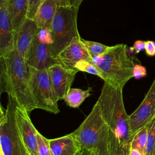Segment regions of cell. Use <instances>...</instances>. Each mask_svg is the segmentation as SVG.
I'll return each mask as SVG.
<instances>
[{
	"mask_svg": "<svg viewBox=\"0 0 155 155\" xmlns=\"http://www.w3.org/2000/svg\"><path fill=\"white\" fill-rule=\"evenodd\" d=\"M0 90L1 93H7L18 106L28 113L38 109L30 84L28 65L16 48L0 57Z\"/></svg>",
	"mask_w": 155,
	"mask_h": 155,
	"instance_id": "1",
	"label": "cell"
},
{
	"mask_svg": "<svg viewBox=\"0 0 155 155\" xmlns=\"http://www.w3.org/2000/svg\"><path fill=\"white\" fill-rule=\"evenodd\" d=\"M123 88L104 82L101 94L96 102L104 121L119 137L122 143L130 149L132 137L129 116L123 100Z\"/></svg>",
	"mask_w": 155,
	"mask_h": 155,
	"instance_id": "2",
	"label": "cell"
},
{
	"mask_svg": "<svg viewBox=\"0 0 155 155\" xmlns=\"http://www.w3.org/2000/svg\"><path fill=\"white\" fill-rule=\"evenodd\" d=\"M127 46L124 44L110 46L104 53L91 56V63L96 67L104 82L124 88L126 83L133 78L135 64L129 56Z\"/></svg>",
	"mask_w": 155,
	"mask_h": 155,
	"instance_id": "3",
	"label": "cell"
},
{
	"mask_svg": "<svg viewBox=\"0 0 155 155\" xmlns=\"http://www.w3.org/2000/svg\"><path fill=\"white\" fill-rule=\"evenodd\" d=\"M110 129L104 121L96 103L90 113L71 134L80 145L94 155H108Z\"/></svg>",
	"mask_w": 155,
	"mask_h": 155,
	"instance_id": "4",
	"label": "cell"
},
{
	"mask_svg": "<svg viewBox=\"0 0 155 155\" xmlns=\"http://www.w3.org/2000/svg\"><path fill=\"white\" fill-rule=\"evenodd\" d=\"M78 10L69 5L61 6L52 21L50 30L53 43L50 47L56 58L64 48L81 38L77 24Z\"/></svg>",
	"mask_w": 155,
	"mask_h": 155,
	"instance_id": "5",
	"label": "cell"
},
{
	"mask_svg": "<svg viewBox=\"0 0 155 155\" xmlns=\"http://www.w3.org/2000/svg\"><path fill=\"white\" fill-rule=\"evenodd\" d=\"M16 102L8 96L7 108L1 105L0 147L4 155H28L18 130L15 108Z\"/></svg>",
	"mask_w": 155,
	"mask_h": 155,
	"instance_id": "6",
	"label": "cell"
},
{
	"mask_svg": "<svg viewBox=\"0 0 155 155\" xmlns=\"http://www.w3.org/2000/svg\"><path fill=\"white\" fill-rule=\"evenodd\" d=\"M30 84L35 97L38 109L58 114L60 110L58 101L54 91L48 69L36 70L30 66Z\"/></svg>",
	"mask_w": 155,
	"mask_h": 155,
	"instance_id": "7",
	"label": "cell"
},
{
	"mask_svg": "<svg viewBox=\"0 0 155 155\" xmlns=\"http://www.w3.org/2000/svg\"><path fill=\"white\" fill-rule=\"evenodd\" d=\"M155 119V77L139 106L129 116L132 138Z\"/></svg>",
	"mask_w": 155,
	"mask_h": 155,
	"instance_id": "8",
	"label": "cell"
},
{
	"mask_svg": "<svg viewBox=\"0 0 155 155\" xmlns=\"http://www.w3.org/2000/svg\"><path fill=\"white\" fill-rule=\"evenodd\" d=\"M15 115L18 131L28 155H38V130L30 119L29 113L16 103Z\"/></svg>",
	"mask_w": 155,
	"mask_h": 155,
	"instance_id": "9",
	"label": "cell"
},
{
	"mask_svg": "<svg viewBox=\"0 0 155 155\" xmlns=\"http://www.w3.org/2000/svg\"><path fill=\"white\" fill-rule=\"evenodd\" d=\"M54 91L59 100H63L74 80L76 70L66 68L61 64H55L48 68Z\"/></svg>",
	"mask_w": 155,
	"mask_h": 155,
	"instance_id": "10",
	"label": "cell"
},
{
	"mask_svg": "<svg viewBox=\"0 0 155 155\" xmlns=\"http://www.w3.org/2000/svg\"><path fill=\"white\" fill-rule=\"evenodd\" d=\"M15 48L13 31L8 10V1L0 0V57L12 51Z\"/></svg>",
	"mask_w": 155,
	"mask_h": 155,
	"instance_id": "11",
	"label": "cell"
},
{
	"mask_svg": "<svg viewBox=\"0 0 155 155\" xmlns=\"http://www.w3.org/2000/svg\"><path fill=\"white\" fill-rule=\"evenodd\" d=\"M26 61L28 66L36 70L48 69L55 64H59L57 58L52 55L50 45L41 42L37 36L33 41Z\"/></svg>",
	"mask_w": 155,
	"mask_h": 155,
	"instance_id": "12",
	"label": "cell"
},
{
	"mask_svg": "<svg viewBox=\"0 0 155 155\" xmlns=\"http://www.w3.org/2000/svg\"><path fill=\"white\" fill-rule=\"evenodd\" d=\"M38 29L34 20L27 18L15 33V48L26 60L28 57Z\"/></svg>",
	"mask_w": 155,
	"mask_h": 155,
	"instance_id": "13",
	"label": "cell"
},
{
	"mask_svg": "<svg viewBox=\"0 0 155 155\" xmlns=\"http://www.w3.org/2000/svg\"><path fill=\"white\" fill-rule=\"evenodd\" d=\"M81 38L71 43L58 55L56 58L59 64L66 68L76 70L74 66L80 61L86 60L91 62V56L82 44Z\"/></svg>",
	"mask_w": 155,
	"mask_h": 155,
	"instance_id": "14",
	"label": "cell"
},
{
	"mask_svg": "<svg viewBox=\"0 0 155 155\" xmlns=\"http://www.w3.org/2000/svg\"><path fill=\"white\" fill-rule=\"evenodd\" d=\"M68 5L66 0H43L39 5L33 19L38 28L51 29L52 21L59 8Z\"/></svg>",
	"mask_w": 155,
	"mask_h": 155,
	"instance_id": "15",
	"label": "cell"
},
{
	"mask_svg": "<svg viewBox=\"0 0 155 155\" xmlns=\"http://www.w3.org/2000/svg\"><path fill=\"white\" fill-rule=\"evenodd\" d=\"M48 140L52 155H76L82 150L71 133Z\"/></svg>",
	"mask_w": 155,
	"mask_h": 155,
	"instance_id": "16",
	"label": "cell"
},
{
	"mask_svg": "<svg viewBox=\"0 0 155 155\" xmlns=\"http://www.w3.org/2000/svg\"><path fill=\"white\" fill-rule=\"evenodd\" d=\"M7 1L12 27L15 34L27 18L29 0Z\"/></svg>",
	"mask_w": 155,
	"mask_h": 155,
	"instance_id": "17",
	"label": "cell"
},
{
	"mask_svg": "<svg viewBox=\"0 0 155 155\" xmlns=\"http://www.w3.org/2000/svg\"><path fill=\"white\" fill-rule=\"evenodd\" d=\"M91 90L92 88L91 87L85 90L78 88H71L65 94L63 100L70 107L78 108L91 95Z\"/></svg>",
	"mask_w": 155,
	"mask_h": 155,
	"instance_id": "18",
	"label": "cell"
},
{
	"mask_svg": "<svg viewBox=\"0 0 155 155\" xmlns=\"http://www.w3.org/2000/svg\"><path fill=\"white\" fill-rule=\"evenodd\" d=\"M110 136L108 155H128L130 149L124 145L111 130Z\"/></svg>",
	"mask_w": 155,
	"mask_h": 155,
	"instance_id": "19",
	"label": "cell"
},
{
	"mask_svg": "<svg viewBox=\"0 0 155 155\" xmlns=\"http://www.w3.org/2000/svg\"><path fill=\"white\" fill-rule=\"evenodd\" d=\"M148 135L147 126L140 130L133 137L130 145V148L137 149L144 153Z\"/></svg>",
	"mask_w": 155,
	"mask_h": 155,
	"instance_id": "20",
	"label": "cell"
},
{
	"mask_svg": "<svg viewBox=\"0 0 155 155\" xmlns=\"http://www.w3.org/2000/svg\"><path fill=\"white\" fill-rule=\"evenodd\" d=\"M148 135L145 155H155V119L148 125Z\"/></svg>",
	"mask_w": 155,
	"mask_h": 155,
	"instance_id": "21",
	"label": "cell"
},
{
	"mask_svg": "<svg viewBox=\"0 0 155 155\" xmlns=\"http://www.w3.org/2000/svg\"><path fill=\"white\" fill-rule=\"evenodd\" d=\"M81 41L91 56L100 55L106 51L110 46L105 45L99 42L85 40L81 38Z\"/></svg>",
	"mask_w": 155,
	"mask_h": 155,
	"instance_id": "22",
	"label": "cell"
},
{
	"mask_svg": "<svg viewBox=\"0 0 155 155\" xmlns=\"http://www.w3.org/2000/svg\"><path fill=\"white\" fill-rule=\"evenodd\" d=\"M74 68L78 71L86 72L101 78V74L96 67L90 62L86 60H82L76 63Z\"/></svg>",
	"mask_w": 155,
	"mask_h": 155,
	"instance_id": "23",
	"label": "cell"
},
{
	"mask_svg": "<svg viewBox=\"0 0 155 155\" xmlns=\"http://www.w3.org/2000/svg\"><path fill=\"white\" fill-rule=\"evenodd\" d=\"M38 155H52L49 140L44 137L38 131L37 132Z\"/></svg>",
	"mask_w": 155,
	"mask_h": 155,
	"instance_id": "24",
	"label": "cell"
},
{
	"mask_svg": "<svg viewBox=\"0 0 155 155\" xmlns=\"http://www.w3.org/2000/svg\"><path fill=\"white\" fill-rule=\"evenodd\" d=\"M38 40L44 44L51 45L53 43V38L51 30L48 28H43L38 29L36 35Z\"/></svg>",
	"mask_w": 155,
	"mask_h": 155,
	"instance_id": "25",
	"label": "cell"
},
{
	"mask_svg": "<svg viewBox=\"0 0 155 155\" xmlns=\"http://www.w3.org/2000/svg\"><path fill=\"white\" fill-rule=\"evenodd\" d=\"M43 0H29L28 9L27 13V18L33 19L39 5Z\"/></svg>",
	"mask_w": 155,
	"mask_h": 155,
	"instance_id": "26",
	"label": "cell"
},
{
	"mask_svg": "<svg viewBox=\"0 0 155 155\" xmlns=\"http://www.w3.org/2000/svg\"><path fill=\"white\" fill-rule=\"evenodd\" d=\"M147 75L146 68L141 64H135L133 68V78L140 79Z\"/></svg>",
	"mask_w": 155,
	"mask_h": 155,
	"instance_id": "27",
	"label": "cell"
},
{
	"mask_svg": "<svg viewBox=\"0 0 155 155\" xmlns=\"http://www.w3.org/2000/svg\"><path fill=\"white\" fill-rule=\"evenodd\" d=\"M145 41L142 40H137L134 42L132 47L129 48L130 51L133 54H137L145 50Z\"/></svg>",
	"mask_w": 155,
	"mask_h": 155,
	"instance_id": "28",
	"label": "cell"
},
{
	"mask_svg": "<svg viewBox=\"0 0 155 155\" xmlns=\"http://www.w3.org/2000/svg\"><path fill=\"white\" fill-rule=\"evenodd\" d=\"M145 51L148 56L153 57L155 56V42L153 41H145Z\"/></svg>",
	"mask_w": 155,
	"mask_h": 155,
	"instance_id": "29",
	"label": "cell"
},
{
	"mask_svg": "<svg viewBox=\"0 0 155 155\" xmlns=\"http://www.w3.org/2000/svg\"><path fill=\"white\" fill-rule=\"evenodd\" d=\"M66 1L69 6H71V7H74L79 8L80 5L81 4V3L84 0H66Z\"/></svg>",
	"mask_w": 155,
	"mask_h": 155,
	"instance_id": "30",
	"label": "cell"
},
{
	"mask_svg": "<svg viewBox=\"0 0 155 155\" xmlns=\"http://www.w3.org/2000/svg\"><path fill=\"white\" fill-rule=\"evenodd\" d=\"M128 155H145V154H144V153L140 151L139 150L130 148Z\"/></svg>",
	"mask_w": 155,
	"mask_h": 155,
	"instance_id": "31",
	"label": "cell"
},
{
	"mask_svg": "<svg viewBox=\"0 0 155 155\" xmlns=\"http://www.w3.org/2000/svg\"><path fill=\"white\" fill-rule=\"evenodd\" d=\"M82 154L83 155H94L93 153L86 150H82Z\"/></svg>",
	"mask_w": 155,
	"mask_h": 155,
	"instance_id": "32",
	"label": "cell"
},
{
	"mask_svg": "<svg viewBox=\"0 0 155 155\" xmlns=\"http://www.w3.org/2000/svg\"><path fill=\"white\" fill-rule=\"evenodd\" d=\"M76 155H83V154H82V150H81V151H80L79 152H78V153L76 154Z\"/></svg>",
	"mask_w": 155,
	"mask_h": 155,
	"instance_id": "33",
	"label": "cell"
},
{
	"mask_svg": "<svg viewBox=\"0 0 155 155\" xmlns=\"http://www.w3.org/2000/svg\"><path fill=\"white\" fill-rule=\"evenodd\" d=\"M0 155H4L3 152H2V151L1 149H0Z\"/></svg>",
	"mask_w": 155,
	"mask_h": 155,
	"instance_id": "34",
	"label": "cell"
}]
</instances>
